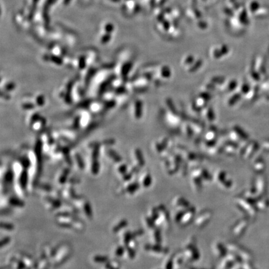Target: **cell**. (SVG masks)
<instances>
[{
  "label": "cell",
  "mask_w": 269,
  "mask_h": 269,
  "mask_svg": "<svg viewBox=\"0 0 269 269\" xmlns=\"http://www.w3.org/2000/svg\"><path fill=\"white\" fill-rule=\"evenodd\" d=\"M152 184V177L150 172L146 171L143 174L141 180H140V185L143 188H149Z\"/></svg>",
  "instance_id": "d6986e66"
},
{
  "label": "cell",
  "mask_w": 269,
  "mask_h": 269,
  "mask_svg": "<svg viewBox=\"0 0 269 269\" xmlns=\"http://www.w3.org/2000/svg\"><path fill=\"white\" fill-rule=\"evenodd\" d=\"M178 153L182 156L184 161H186L189 165H196L201 163L202 161V157L195 153L188 151L183 147L178 148Z\"/></svg>",
  "instance_id": "8992f818"
},
{
  "label": "cell",
  "mask_w": 269,
  "mask_h": 269,
  "mask_svg": "<svg viewBox=\"0 0 269 269\" xmlns=\"http://www.w3.org/2000/svg\"><path fill=\"white\" fill-rule=\"evenodd\" d=\"M202 183L203 180L199 176L191 174V184L194 191L196 193L201 191L202 189Z\"/></svg>",
  "instance_id": "5bb4252c"
},
{
  "label": "cell",
  "mask_w": 269,
  "mask_h": 269,
  "mask_svg": "<svg viewBox=\"0 0 269 269\" xmlns=\"http://www.w3.org/2000/svg\"><path fill=\"white\" fill-rule=\"evenodd\" d=\"M125 252H126L125 247H124L123 246H119L117 249V250H116L115 253H116V255H117L118 257H122Z\"/></svg>",
  "instance_id": "4dcf8cb0"
},
{
  "label": "cell",
  "mask_w": 269,
  "mask_h": 269,
  "mask_svg": "<svg viewBox=\"0 0 269 269\" xmlns=\"http://www.w3.org/2000/svg\"><path fill=\"white\" fill-rule=\"evenodd\" d=\"M134 160H135V165L138 166L140 167V168H143L145 166V158L143 157V155L140 149H135L134 151Z\"/></svg>",
  "instance_id": "ac0fdd59"
},
{
  "label": "cell",
  "mask_w": 269,
  "mask_h": 269,
  "mask_svg": "<svg viewBox=\"0 0 269 269\" xmlns=\"http://www.w3.org/2000/svg\"><path fill=\"white\" fill-rule=\"evenodd\" d=\"M106 267H108V268H118V267H119V265H118V263L116 261H115V262H110L109 266H107Z\"/></svg>",
  "instance_id": "ab89813d"
},
{
  "label": "cell",
  "mask_w": 269,
  "mask_h": 269,
  "mask_svg": "<svg viewBox=\"0 0 269 269\" xmlns=\"http://www.w3.org/2000/svg\"><path fill=\"white\" fill-rule=\"evenodd\" d=\"M144 222L146 228L149 230L155 228L156 226L155 222L153 220H152L148 216H146L144 217Z\"/></svg>",
  "instance_id": "cb8c5ba5"
},
{
  "label": "cell",
  "mask_w": 269,
  "mask_h": 269,
  "mask_svg": "<svg viewBox=\"0 0 269 269\" xmlns=\"http://www.w3.org/2000/svg\"><path fill=\"white\" fill-rule=\"evenodd\" d=\"M125 247V249H126V252L128 255V257L131 259L134 258L136 255V249L132 248V247L129 246V245H126Z\"/></svg>",
  "instance_id": "f1b7e54d"
},
{
  "label": "cell",
  "mask_w": 269,
  "mask_h": 269,
  "mask_svg": "<svg viewBox=\"0 0 269 269\" xmlns=\"http://www.w3.org/2000/svg\"><path fill=\"white\" fill-rule=\"evenodd\" d=\"M196 216V208L191 206L185 211L184 214L180 221V224L183 226H186L194 221Z\"/></svg>",
  "instance_id": "9c48e42d"
},
{
  "label": "cell",
  "mask_w": 269,
  "mask_h": 269,
  "mask_svg": "<svg viewBox=\"0 0 269 269\" xmlns=\"http://www.w3.org/2000/svg\"><path fill=\"white\" fill-rule=\"evenodd\" d=\"M183 254L187 263L198 261L200 258V252L197 247L195 237H190L184 244L183 248Z\"/></svg>",
  "instance_id": "6da1fadb"
},
{
  "label": "cell",
  "mask_w": 269,
  "mask_h": 269,
  "mask_svg": "<svg viewBox=\"0 0 269 269\" xmlns=\"http://www.w3.org/2000/svg\"><path fill=\"white\" fill-rule=\"evenodd\" d=\"M212 218V212L209 209H205L201 211L195 217L194 220V226L197 228L202 229L209 223Z\"/></svg>",
  "instance_id": "52a82bcc"
},
{
  "label": "cell",
  "mask_w": 269,
  "mask_h": 269,
  "mask_svg": "<svg viewBox=\"0 0 269 269\" xmlns=\"http://www.w3.org/2000/svg\"><path fill=\"white\" fill-rule=\"evenodd\" d=\"M191 174L199 176V177L203 180V181L205 182L210 181L213 178V177L210 174V173L208 172V171L206 169L203 168H198L196 169H194L191 171Z\"/></svg>",
  "instance_id": "7c38bea8"
},
{
  "label": "cell",
  "mask_w": 269,
  "mask_h": 269,
  "mask_svg": "<svg viewBox=\"0 0 269 269\" xmlns=\"http://www.w3.org/2000/svg\"><path fill=\"white\" fill-rule=\"evenodd\" d=\"M175 253L168 254L165 257V259L162 263V268L165 269L174 268V258Z\"/></svg>",
  "instance_id": "2e32d148"
},
{
  "label": "cell",
  "mask_w": 269,
  "mask_h": 269,
  "mask_svg": "<svg viewBox=\"0 0 269 269\" xmlns=\"http://www.w3.org/2000/svg\"><path fill=\"white\" fill-rule=\"evenodd\" d=\"M247 222L245 220H240L233 226L232 228V234L235 237H240L244 234V232L246 229Z\"/></svg>",
  "instance_id": "8fae6325"
},
{
  "label": "cell",
  "mask_w": 269,
  "mask_h": 269,
  "mask_svg": "<svg viewBox=\"0 0 269 269\" xmlns=\"http://www.w3.org/2000/svg\"><path fill=\"white\" fill-rule=\"evenodd\" d=\"M148 216H149L152 220H153L155 222L158 219L159 217V211L157 207H153L148 211Z\"/></svg>",
  "instance_id": "603a6c76"
},
{
  "label": "cell",
  "mask_w": 269,
  "mask_h": 269,
  "mask_svg": "<svg viewBox=\"0 0 269 269\" xmlns=\"http://www.w3.org/2000/svg\"><path fill=\"white\" fill-rule=\"evenodd\" d=\"M9 203L11 205L16 206V207H22L24 206V202L20 200L19 199H18L15 197H12L9 199Z\"/></svg>",
  "instance_id": "d4e9b609"
},
{
  "label": "cell",
  "mask_w": 269,
  "mask_h": 269,
  "mask_svg": "<svg viewBox=\"0 0 269 269\" xmlns=\"http://www.w3.org/2000/svg\"><path fill=\"white\" fill-rule=\"evenodd\" d=\"M76 159H77V163H78V166H79L80 168H83V161H82V160L81 158V157L79 155H76Z\"/></svg>",
  "instance_id": "74e56055"
},
{
  "label": "cell",
  "mask_w": 269,
  "mask_h": 269,
  "mask_svg": "<svg viewBox=\"0 0 269 269\" xmlns=\"http://www.w3.org/2000/svg\"><path fill=\"white\" fill-rule=\"evenodd\" d=\"M188 163L186 161H184L183 160V163L181 164V166L180 167V170H179V173L180 175L182 176V177H185L187 175L188 173Z\"/></svg>",
  "instance_id": "484cf974"
},
{
  "label": "cell",
  "mask_w": 269,
  "mask_h": 269,
  "mask_svg": "<svg viewBox=\"0 0 269 269\" xmlns=\"http://www.w3.org/2000/svg\"><path fill=\"white\" fill-rule=\"evenodd\" d=\"M215 183L220 188L224 189H229L233 186V182L229 178L225 171L218 170L215 173L213 177Z\"/></svg>",
  "instance_id": "3957f363"
},
{
  "label": "cell",
  "mask_w": 269,
  "mask_h": 269,
  "mask_svg": "<svg viewBox=\"0 0 269 269\" xmlns=\"http://www.w3.org/2000/svg\"><path fill=\"white\" fill-rule=\"evenodd\" d=\"M237 149V146L234 144V142L227 143L223 146V152H224L227 155L232 156L234 155Z\"/></svg>",
  "instance_id": "ffe728a7"
},
{
  "label": "cell",
  "mask_w": 269,
  "mask_h": 269,
  "mask_svg": "<svg viewBox=\"0 0 269 269\" xmlns=\"http://www.w3.org/2000/svg\"><path fill=\"white\" fill-rule=\"evenodd\" d=\"M172 205L177 210H186L191 206L190 202L186 198H184L183 196H176V197H174L172 201Z\"/></svg>",
  "instance_id": "30bf717a"
},
{
  "label": "cell",
  "mask_w": 269,
  "mask_h": 269,
  "mask_svg": "<svg viewBox=\"0 0 269 269\" xmlns=\"http://www.w3.org/2000/svg\"><path fill=\"white\" fill-rule=\"evenodd\" d=\"M168 159L170 161V166L166 172L168 175L172 176L179 171L180 167L183 163V158L179 153L171 154Z\"/></svg>",
  "instance_id": "277c9868"
},
{
  "label": "cell",
  "mask_w": 269,
  "mask_h": 269,
  "mask_svg": "<svg viewBox=\"0 0 269 269\" xmlns=\"http://www.w3.org/2000/svg\"><path fill=\"white\" fill-rule=\"evenodd\" d=\"M150 239L152 244H161L162 236L161 233V228L156 226L155 228L150 230Z\"/></svg>",
  "instance_id": "4fadbf2b"
},
{
  "label": "cell",
  "mask_w": 269,
  "mask_h": 269,
  "mask_svg": "<svg viewBox=\"0 0 269 269\" xmlns=\"http://www.w3.org/2000/svg\"><path fill=\"white\" fill-rule=\"evenodd\" d=\"M127 225H128L127 221L125 220V219L122 220V221H120V222H119V223L117 226L114 227L113 230L114 233H117L118 231H119L120 230H121L122 229L126 228V227L127 226Z\"/></svg>",
  "instance_id": "83f0119b"
},
{
  "label": "cell",
  "mask_w": 269,
  "mask_h": 269,
  "mask_svg": "<svg viewBox=\"0 0 269 269\" xmlns=\"http://www.w3.org/2000/svg\"><path fill=\"white\" fill-rule=\"evenodd\" d=\"M144 250L156 257H164L169 253V249L161 244H148L144 246Z\"/></svg>",
  "instance_id": "5b68a950"
},
{
  "label": "cell",
  "mask_w": 269,
  "mask_h": 269,
  "mask_svg": "<svg viewBox=\"0 0 269 269\" xmlns=\"http://www.w3.org/2000/svg\"><path fill=\"white\" fill-rule=\"evenodd\" d=\"M140 184L137 182L131 183L128 184L126 188H125V191L130 194H133L138 191L139 188H140Z\"/></svg>",
  "instance_id": "7402d4cb"
},
{
  "label": "cell",
  "mask_w": 269,
  "mask_h": 269,
  "mask_svg": "<svg viewBox=\"0 0 269 269\" xmlns=\"http://www.w3.org/2000/svg\"><path fill=\"white\" fill-rule=\"evenodd\" d=\"M107 259H108L107 257L102 256H97L94 258V261H95L96 262H100V263L105 262L107 261Z\"/></svg>",
  "instance_id": "d6a6232c"
},
{
  "label": "cell",
  "mask_w": 269,
  "mask_h": 269,
  "mask_svg": "<svg viewBox=\"0 0 269 269\" xmlns=\"http://www.w3.org/2000/svg\"><path fill=\"white\" fill-rule=\"evenodd\" d=\"M236 265V263L234 260L228 254H227V256L222 258V261L220 263V265L218 267V268H224V269H228V268H234V265Z\"/></svg>",
  "instance_id": "9a60e30c"
},
{
  "label": "cell",
  "mask_w": 269,
  "mask_h": 269,
  "mask_svg": "<svg viewBox=\"0 0 269 269\" xmlns=\"http://www.w3.org/2000/svg\"><path fill=\"white\" fill-rule=\"evenodd\" d=\"M83 207H84V211L86 213V215L89 217H92V213L91 207H90V206L89 205V203L84 204Z\"/></svg>",
  "instance_id": "1f68e13d"
},
{
  "label": "cell",
  "mask_w": 269,
  "mask_h": 269,
  "mask_svg": "<svg viewBox=\"0 0 269 269\" xmlns=\"http://www.w3.org/2000/svg\"><path fill=\"white\" fill-rule=\"evenodd\" d=\"M212 252L214 256L219 258H223L228 253V249L226 245H224L219 241H216L212 245Z\"/></svg>",
  "instance_id": "ba28073f"
},
{
  "label": "cell",
  "mask_w": 269,
  "mask_h": 269,
  "mask_svg": "<svg viewBox=\"0 0 269 269\" xmlns=\"http://www.w3.org/2000/svg\"><path fill=\"white\" fill-rule=\"evenodd\" d=\"M1 227L2 229H4L8 230H12L14 229V226L11 224L6 223V222H5V223L2 222L1 224Z\"/></svg>",
  "instance_id": "d590c367"
},
{
  "label": "cell",
  "mask_w": 269,
  "mask_h": 269,
  "mask_svg": "<svg viewBox=\"0 0 269 269\" xmlns=\"http://www.w3.org/2000/svg\"><path fill=\"white\" fill-rule=\"evenodd\" d=\"M109 155H110V156L112 157L113 160H115L116 162H120L122 161V158L114 151H110Z\"/></svg>",
  "instance_id": "836d02e7"
},
{
  "label": "cell",
  "mask_w": 269,
  "mask_h": 269,
  "mask_svg": "<svg viewBox=\"0 0 269 269\" xmlns=\"http://www.w3.org/2000/svg\"><path fill=\"white\" fill-rule=\"evenodd\" d=\"M185 263H187V262L184 258L183 252L180 251L176 252L174 258V268L182 267Z\"/></svg>",
  "instance_id": "e0dca14e"
},
{
  "label": "cell",
  "mask_w": 269,
  "mask_h": 269,
  "mask_svg": "<svg viewBox=\"0 0 269 269\" xmlns=\"http://www.w3.org/2000/svg\"><path fill=\"white\" fill-rule=\"evenodd\" d=\"M186 210H183V209H178V211L175 213V214L174 216V221L176 222V224H179L180 221L181 220L182 217L184 214L185 211Z\"/></svg>",
  "instance_id": "4316f807"
},
{
  "label": "cell",
  "mask_w": 269,
  "mask_h": 269,
  "mask_svg": "<svg viewBox=\"0 0 269 269\" xmlns=\"http://www.w3.org/2000/svg\"><path fill=\"white\" fill-rule=\"evenodd\" d=\"M91 169H92V172L93 173V174H97L99 173V162L97 161V160H94L93 162H92Z\"/></svg>",
  "instance_id": "f546056e"
},
{
  "label": "cell",
  "mask_w": 269,
  "mask_h": 269,
  "mask_svg": "<svg viewBox=\"0 0 269 269\" xmlns=\"http://www.w3.org/2000/svg\"><path fill=\"white\" fill-rule=\"evenodd\" d=\"M118 172L123 175L125 173H127V166L126 165H120L119 167H118Z\"/></svg>",
  "instance_id": "e575fe53"
},
{
  "label": "cell",
  "mask_w": 269,
  "mask_h": 269,
  "mask_svg": "<svg viewBox=\"0 0 269 269\" xmlns=\"http://www.w3.org/2000/svg\"><path fill=\"white\" fill-rule=\"evenodd\" d=\"M28 181V174L26 170L21 171L20 177V186L22 189H26Z\"/></svg>",
  "instance_id": "44dd1931"
},
{
  "label": "cell",
  "mask_w": 269,
  "mask_h": 269,
  "mask_svg": "<svg viewBox=\"0 0 269 269\" xmlns=\"http://www.w3.org/2000/svg\"><path fill=\"white\" fill-rule=\"evenodd\" d=\"M10 238L8 237H6L4 239H3L1 241V247H3L4 245H5L7 244H8L9 242H10Z\"/></svg>",
  "instance_id": "f35d334b"
},
{
  "label": "cell",
  "mask_w": 269,
  "mask_h": 269,
  "mask_svg": "<svg viewBox=\"0 0 269 269\" xmlns=\"http://www.w3.org/2000/svg\"><path fill=\"white\" fill-rule=\"evenodd\" d=\"M157 207L159 211V217L155 222L156 226L160 228L170 229L171 227V219L168 209L163 205H160Z\"/></svg>",
  "instance_id": "7a4b0ae2"
},
{
  "label": "cell",
  "mask_w": 269,
  "mask_h": 269,
  "mask_svg": "<svg viewBox=\"0 0 269 269\" xmlns=\"http://www.w3.org/2000/svg\"><path fill=\"white\" fill-rule=\"evenodd\" d=\"M132 175L133 174L131 172L127 173L123 175V179L124 181H128L130 180L132 178Z\"/></svg>",
  "instance_id": "8d00e7d4"
}]
</instances>
